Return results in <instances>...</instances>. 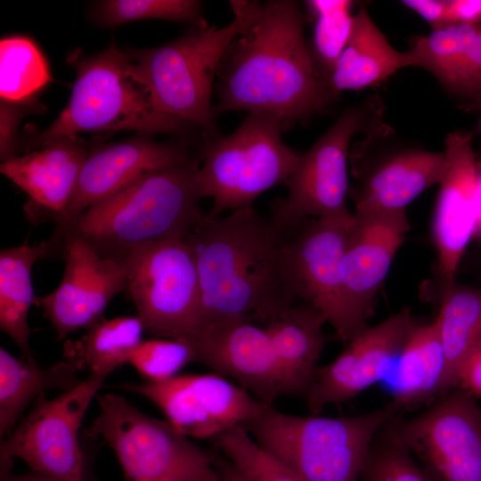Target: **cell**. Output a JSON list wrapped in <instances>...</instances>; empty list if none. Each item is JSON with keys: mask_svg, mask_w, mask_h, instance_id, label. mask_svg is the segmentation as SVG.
Segmentation results:
<instances>
[{"mask_svg": "<svg viewBox=\"0 0 481 481\" xmlns=\"http://www.w3.org/2000/svg\"><path fill=\"white\" fill-rule=\"evenodd\" d=\"M184 240L200 281L199 328L240 319L266 322L296 301L289 234L253 206L224 217L205 215Z\"/></svg>", "mask_w": 481, "mask_h": 481, "instance_id": "obj_1", "label": "cell"}, {"mask_svg": "<svg viewBox=\"0 0 481 481\" xmlns=\"http://www.w3.org/2000/svg\"><path fill=\"white\" fill-rule=\"evenodd\" d=\"M216 77L215 116L265 113L288 129L334 100L306 42L303 12L291 0L261 4L255 20L228 46Z\"/></svg>", "mask_w": 481, "mask_h": 481, "instance_id": "obj_2", "label": "cell"}, {"mask_svg": "<svg viewBox=\"0 0 481 481\" xmlns=\"http://www.w3.org/2000/svg\"><path fill=\"white\" fill-rule=\"evenodd\" d=\"M200 160L146 174L55 225L52 252L69 239L88 244L99 256L125 261L135 249L152 241L185 237L202 220L197 183Z\"/></svg>", "mask_w": 481, "mask_h": 481, "instance_id": "obj_3", "label": "cell"}, {"mask_svg": "<svg viewBox=\"0 0 481 481\" xmlns=\"http://www.w3.org/2000/svg\"><path fill=\"white\" fill-rule=\"evenodd\" d=\"M230 4L233 19L224 27L203 20L166 45L128 53L155 108L200 126L207 138L217 135L211 92L221 61L232 40L255 20L261 3L233 0Z\"/></svg>", "mask_w": 481, "mask_h": 481, "instance_id": "obj_4", "label": "cell"}, {"mask_svg": "<svg viewBox=\"0 0 481 481\" xmlns=\"http://www.w3.org/2000/svg\"><path fill=\"white\" fill-rule=\"evenodd\" d=\"M70 61L77 76L66 107L22 149L45 147L85 132L176 133L191 125L155 108L135 62L115 45L95 55L74 56Z\"/></svg>", "mask_w": 481, "mask_h": 481, "instance_id": "obj_5", "label": "cell"}, {"mask_svg": "<svg viewBox=\"0 0 481 481\" xmlns=\"http://www.w3.org/2000/svg\"><path fill=\"white\" fill-rule=\"evenodd\" d=\"M397 410L354 416H297L266 407L244 428L258 445L307 481H359L378 435Z\"/></svg>", "mask_w": 481, "mask_h": 481, "instance_id": "obj_6", "label": "cell"}, {"mask_svg": "<svg viewBox=\"0 0 481 481\" xmlns=\"http://www.w3.org/2000/svg\"><path fill=\"white\" fill-rule=\"evenodd\" d=\"M286 129L272 115L249 113L232 134L208 138L197 174L201 197L213 200L208 216L251 207L264 192L287 183L301 154L282 142Z\"/></svg>", "mask_w": 481, "mask_h": 481, "instance_id": "obj_7", "label": "cell"}, {"mask_svg": "<svg viewBox=\"0 0 481 481\" xmlns=\"http://www.w3.org/2000/svg\"><path fill=\"white\" fill-rule=\"evenodd\" d=\"M96 398L99 413L85 433L110 446L125 481H220L215 453L167 420L143 413L118 394Z\"/></svg>", "mask_w": 481, "mask_h": 481, "instance_id": "obj_8", "label": "cell"}, {"mask_svg": "<svg viewBox=\"0 0 481 481\" xmlns=\"http://www.w3.org/2000/svg\"><path fill=\"white\" fill-rule=\"evenodd\" d=\"M384 104L378 95L345 110L336 122L301 154L288 180V195L275 200L271 217L283 232L308 218L348 212V161L354 137L383 123Z\"/></svg>", "mask_w": 481, "mask_h": 481, "instance_id": "obj_9", "label": "cell"}, {"mask_svg": "<svg viewBox=\"0 0 481 481\" xmlns=\"http://www.w3.org/2000/svg\"><path fill=\"white\" fill-rule=\"evenodd\" d=\"M125 263L126 292L144 330L156 338L191 339L199 328L200 289L184 239L143 244Z\"/></svg>", "mask_w": 481, "mask_h": 481, "instance_id": "obj_10", "label": "cell"}, {"mask_svg": "<svg viewBox=\"0 0 481 481\" xmlns=\"http://www.w3.org/2000/svg\"><path fill=\"white\" fill-rule=\"evenodd\" d=\"M349 161L358 181L351 193L357 215L406 211L447 169L444 151L405 144L384 122L353 144Z\"/></svg>", "mask_w": 481, "mask_h": 481, "instance_id": "obj_11", "label": "cell"}, {"mask_svg": "<svg viewBox=\"0 0 481 481\" xmlns=\"http://www.w3.org/2000/svg\"><path fill=\"white\" fill-rule=\"evenodd\" d=\"M386 428L432 481H481V407L460 387L417 416L395 417Z\"/></svg>", "mask_w": 481, "mask_h": 481, "instance_id": "obj_12", "label": "cell"}, {"mask_svg": "<svg viewBox=\"0 0 481 481\" xmlns=\"http://www.w3.org/2000/svg\"><path fill=\"white\" fill-rule=\"evenodd\" d=\"M106 376L89 374L53 399L39 398L27 416L1 441L0 461L20 459L31 471L67 481H90L78 432Z\"/></svg>", "mask_w": 481, "mask_h": 481, "instance_id": "obj_13", "label": "cell"}, {"mask_svg": "<svg viewBox=\"0 0 481 481\" xmlns=\"http://www.w3.org/2000/svg\"><path fill=\"white\" fill-rule=\"evenodd\" d=\"M355 225V216L348 211L308 218L288 232V268L296 298L319 310L344 342L359 334L346 306L340 270Z\"/></svg>", "mask_w": 481, "mask_h": 481, "instance_id": "obj_14", "label": "cell"}, {"mask_svg": "<svg viewBox=\"0 0 481 481\" xmlns=\"http://www.w3.org/2000/svg\"><path fill=\"white\" fill-rule=\"evenodd\" d=\"M121 387L151 401L175 429L198 439H214L269 406L217 373L178 374L164 381L126 383Z\"/></svg>", "mask_w": 481, "mask_h": 481, "instance_id": "obj_15", "label": "cell"}, {"mask_svg": "<svg viewBox=\"0 0 481 481\" xmlns=\"http://www.w3.org/2000/svg\"><path fill=\"white\" fill-rule=\"evenodd\" d=\"M61 255L65 270L59 286L36 305L55 330L59 340L71 332L88 330L100 321L113 298L127 288L125 261L99 256L88 244L69 239L55 246L52 257Z\"/></svg>", "mask_w": 481, "mask_h": 481, "instance_id": "obj_16", "label": "cell"}, {"mask_svg": "<svg viewBox=\"0 0 481 481\" xmlns=\"http://www.w3.org/2000/svg\"><path fill=\"white\" fill-rule=\"evenodd\" d=\"M418 325L408 309L367 327L330 363L318 366L304 395L312 415L384 381Z\"/></svg>", "mask_w": 481, "mask_h": 481, "instance_id": "obj_17", "label": "cell"}, {"mask_svg": "<svg viewBox=\"0 0 481 481\" xmlns=\"http://www.w3.org/2000/svg\"><path fill=\"white\" fill-rule=\"evenodd\" d=\"M194 363H202L237 381L261 402L296 395L265 328L247 319L201 326L188 339Z\"/></svg>", "mask_w": 481, "mask_h": 481, "instance_id": "obj_18", "label": "cell"}, {"mask_svg": "<svg viewBox=\"0 0 481 481\" xmlns=\"http://www.w3.org/2000/svg\"><path fill=\"white\" fill-rule=\"evenodd\" d=\"M474 134L455 130L444 140L447 169L433 218V237L444 283L454 281L461 257L475 235L477 158Z\"/></svg>", "mask_w": 481, "mask_h": 481, "instance_id": "obj_19", "label": "cell"}, {"mask_svg": "<svg viewBox=\"0 0 481 481\" xmlns=\"http://www.w3.org/2000/svg\"><path fill=\"white\" fill-rule=\"evenodd\" d=\"M355 214V213H354ZM341 263L343 296L357 332L366 329L377 292L408 230L406 211L357 215Z\"/></svg>", "mask_w": 481, "mask_h": 481, "instance_id": "obj_20", "label": "cell"}, {"mask_svg": "<svg viewBox=\"0 0 481 481\" xmlns=\"http://www.w3.org/2000/svg\"><path fill=\"white\" fill-rule=\"evenodd\" d=\"M88 152L82 141L68 136L2 161L1 173L28 195L23 211L30 224L64 219Z\"/></svg>", "mask_w": 481, "mask_h": 481, "instance_id": "obj_21", "label": "cell"}, {"mask_svg": "<svg viewBox=\"0 0 481 481\" xmlns=\"http://www.w3.org/2000/svg\"><path fill=\"white\" fill-rule=\"evenodd\" d=\"M191 159L183 146L159 143L146 135L94 148L84 162L61 222L80 215L146 174Z\"/></svg>", "mask_w": 481, "mask_h": 481, "instance_id": "obj_22", "label": "cell"}, {"mask_svg": "<svg viewBox=\"0 0 481 481\" xmlns=\"http://www.w3.org/2000/svg\"><path fill=\"white\" fill-rule=\"evenodd\" d=\"M413 67L431 73L454 96L472 102L481 94V24H452L412 41Z\"/></svg>", "mask_w": 481, "mask_h": 481, "instance_id": "obj_23", "label": "cell"}, {"mask_svg": "<svg viewBox=\"0 0 481 481\" xmlns=\"http://www.w3.org/2000/svg\"><path fill=\"white\" fill-rule=\"evenodd\" d=\"M413 67L408 52L395 49L371 18L364 4L354 15L353 29L327 83L333 98L344 91L377 85L397 70Z\"/></svg>", "mask_w": 481, "mask_h": 481, "instance_id": "obj_24", "label": "cell"}, {"mask_svg": "<svg viewBox=\"0 0 481 481\" xmlns=\"http://www.w3.org/2000/svg\"><path fill=\"white\" fill-rule=\"evenodd\" d=\"M444 376L445 357L436 320L418 324L385 379L390 404L399 412L442 395Z\"/></svg>", "mask_w": 481, "mask_h": 481, "instance_id": "obj_25", "label": "cell"}, {"mask_svg": "<svg viewBox=\"0 0 481 481\" xmlns=\"http://www.w3.org/2000/svg\"><path fill=\"white\" fill-rule=\"evenodd\" d=\"M324 315L308 304L291 305L264 327L296 395L304 396L326 344Z\"/></svg>", "mask_w": 481, "mask_h": 481, "instance_id": "obj_26", "label": "cell"}, {"mask_svg": "<svg viewBox=\"0 0 481 481\" xmlns=\"http://www.w3.org/2000/svg\"><path fill=\"white\" fill-rule=\"evenodd\" d=\"M79 368L69 360L41 367L37 362L16 358L0 348V437L16 427L25 409L53 389L68 391L82 379Z\"/></svg>", "mask_w": 481, "mask_h": 481, "instance_id": "obj_27", "label": "cell"}, {"mask_svg": "<svg viewBox=\"0 0 481 481\" xmlns=\"http://www.w3.org/2000/svg\"><path fill=\"white\" fill-rule=\"evenodd\" d=\"M51 257V246L43 240L0 251V327L21 350L23 358L37 362L29 345V312L36 305L31 273L34 264Z\"/></svg>", "mask_w": 481, "mask_h": 481, "instance_id": "obj_28", "label": "cell"}, {"mask_svg": "<svg viewBox=\"0 0 481 481\" xmlns=\"http://www.w3.org/2000/svg\"><path fill=\"white\" fill-rule=\"evenodd\" d=\"M445 357L444 393L458 387V375L481 342V288L446 282L435 319Z\"/></svg>", "mask_w": 481, "mask_h": 481, "instance_id": "obj_29", "label": "cell"}, {"mask_svg": "<svg viewBox=\"0 0 481 481\" xmlns=\"http://www.w3.org/2000/svg\"><path fill=\"white\" fill-rule=\"evenodd\" d=\"M143 324L135 316L102 319L86 330L77 340H67L64 357L89 374L108 377L116 369L129 363L130 357L143 341Z\"/></svg>", "mask_w": 481, "mask_h": 481, "instance_id": "obj_30", "label": "cell"}, {"mask_svg": "<svg viewBox=\"0 0 481 481\" xmlns=\"http://www.w3.org/2000/svg\"><path fill=\"white\" fill-rule=\"evenodd\" d=\"M51 81L47 62L37 45L25 37L0 42V95L3 102H24Z\"/></svg>", "mask_w": 481, "mask_h": 481, "instance_id": "obj_31", "label": "cell"}, {"mask_svg": "<svg viewBox=\"0 0 481 481\" xmlns=\"http://www.w3.org/2000/svg\"><path fill=\"white\" fill-rule=\"evenodd\" d=\"M314 23L308 48L322 76L328 80L350 37L355 5L350 0H309L305 2Z\"/></svg>", "mask_w": 481, "mask_h": 481, "instance_id": "obj_32", "label": "cell"}, {"mask_svg": "<svg viewBox=\"0 0 481 481\" xmlns=\"http://www.w3.org/2000/svg\"><path fill=\"white\" fill-rule=\"evenodd\" d=\"M213 440L219 452L250 481H307L262 449L242 425Z\"/></svg>", "mask_w": 481, "mask_h": 481, "instance_id": "obj_33", "label": "cell"}, {"mask_svg": "<svg viewBox=\"0 0 481 481\" xmlns=\"http://www.w3.org/2000/svg\"><path fill=\"white\" fill-rule=\"evenodd\" d=\"M99 19L108 26L149 19L192 24L203 20L201 4L194 0H109L101 4Z\"/></svg>", "mask_w": 481, "mask_h": 481, "instance_id": "obj_34", "label": "cell"}, {"mask_svg": "<svg viewBox=\"0 0 481 481\" xmlns=\"http://www.w3.org/2000/svg\"><path fill=\"white\" fill-rule=\"evenodd\" d=\"M359 481H432L386 428L374 438Z\"/></svg>", "mask_w": 481, "mask_h": 481, "instance_id": "obj_35", "label": "cell"}, {"mask_svg": "<svg viewBox=\"0 0 481 481\" xmlns=\"http://www.w3.org/2000/svg\"><path fill=\"white\" fill-rule=\"evenodd\" d=\"M194 350L188 339L152 338L143 340L129 363L146 380L164 381L194 362Z\"/></svg>", "mask_w": 481, "mask_h": 481, "instance_id": "obj_36", "label": "cell"}, {"mask_svg": "<svg viewBox=\"0 0 481 481\" xmlns=\"http://www.w3.org/2000/svg\"><path fill=\"white\" fill-rule=\"evenodd\" d=\"M458 387L474 398H481V342L460 369Z\"/></svg>", "mask_w": 481, "mask_h": 481, "instance_id": "obj_37", "label": "cell"}, {"mask_svg": "<svg viewBox=\"0 0 481 481\" xmlns=\"http://www.w3.org/2000/svg\"><path fill=\"white\" fill-rule=\"evenodd\" d=\"M401 3L424 19L432 30L449 25L447 0H404Z\"/></svg>", "mask_w": 481, "mask_h": 481, "instance_id": "obj_38", "label": "cell"}, {"mask_svg": "<svg viewBox=\"0 0 481 481\" xmlns=\"http://www.w3.org/2000/svg\"><path fill=\"white\" fill-rule=\"evenodd\" d=\"M449 25L481 24V0H447Z\"/></svg>", "mask_w": 481, "mask_h": 481, "instance_id": "obj_39", "label": "cell"}, {"mask_svg": "<svg viewBox=\"0 0 481 481\" xmlns=\"http://www.w3.org/2000/svg\"><path fill=\"white\" fill-rule=\"evenodd\" d=\"M18 115L6 103L1 104V159L2 161L14 155V127Z\"/></svg>", "mask_w": 481, "mask_h": 481, "instance_id": "obj_40", "label": "cell"}, {"mask_svg": "<svg viewBox=\"0 0 481 481\" xmlns=\"http://www.w3.org/2000/svg\"><path fill=\"white\" fill-rule=\"evenodd\" d=\"M12 461H0V481H67L35 471L14 474L12 471Z\"/></svg>", "mask_w": 481, "mask_h": 481, "instance_id": "obj_41", "label": "cell"}, {"mask_svg": "<svg viewBox=\"0 0 481 481\" xmlns=\"http://www.w3.org/2000/svg\"><path fill=\"white\" fill-rule=\"evenodd\" d=\"M215 463L220 481H250L220 452L215 453Z\"/></svg>", "mask_w": 481, "mask_h": 481, "instance_id": "obj_42", "label": "cell"}, {"mask_svg": "<svg viewBox=\"0 0 481 481\" xmlns=\"http://www.w3.org/2000/svg\"><path fill=\"white\" fill-rule=\"evenodd\" d=\"M474 237L481 239V159L477 160V166L476 230Z\"/></svg>", "mask_w": 481, "mask_h": 481, "instance_id": "obj_43", "label": "cell"}, {"mask_svg": "<svg viewBox=\"0 0 481 481\" xmlns=\"http://www.w3.org/2000/svg\"><path fill=\"white\" fill-rule=\"evenodd\" d=\"M471 105L478 111V132L481 135V94L477 96L471 103Z\"/></svg>", "mask_w": 481, "mask_h": 481, "instance_id": "obj_44", "label": "cell"}]
</instances>
